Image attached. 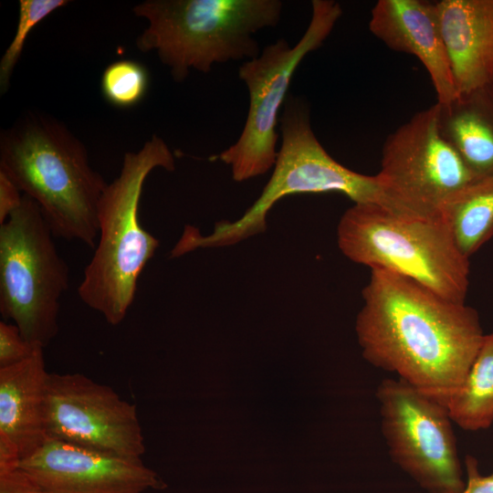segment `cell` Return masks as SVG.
<instances>
[{
  "mask_svg": "<svg viewBox=\"0 0 493 493\" xmlns=\"http://www.w3.org/2000/svg\"><path fill=\"white\" fill-rule=\"evenodd\" d=\"M356 332L363 357L447 404L485 333L476 309L397 273L372 268Z\"/></svg>",
  "mask_w": 493,
  "mask_h": 493,
  "instance_id": "cell-1",
  "label": "cell"
},
{
  "mask_svg": "<svg viewBox=\"0 0 493 493\" xmlns=\"http://www.w3.org/2000/svg\"><path fill=\"white\" fill-rule=\"evenodd\" d=\"M0 171L38 205L55 236L95 248L108 183L64 123L46 113L23 114L1 131Z\"/></svg>",
  "mask_w": 493,
  "mask_h": 493,
  "instance_id": "cell-2",
  "label": "cell"
},
{
  "mask_svg": "<svg viewBox=\"0 0 493 493\" xmlns=\"http://www.w3.org/2000/svg\"><path fill=\"white\" fill-rule=\"evenodd\" d=\"M158 167L173 172L175 159L167 143L152 135L139 151L124 154L120 174L108 183L99 203L98 244L78 294L113 326L126 317L138 278L160 245L139 220L144 182Z\"/></svg>",
  "mask_w": 493,
  "mask_h": 493,
  "instance_id": "cell-3",
  "label": "cell"
},
{
  "mask_svg": "<svg viewBox=\"0 0 493 493\" xmlns=\"http://www.w3.org/2000/svg\"><path fill=\"white\" fill-rule=\"evenodd\" d=\"M282 8L279 0H146L132 9L148 23L136 47L155 51L182 82L192 69L208 73L215 63L257 58L253 34L275 27Z\"/></svg>",
  "mask_w": 493,
  "mask_h": 493,
  "instance_id": "cell-4",
  "label": "cell"
},
{
  "mask_svg": "<svg viewBox=\"0 0 493 493\" xmlns=\"http://www.w3.org/2000/svg\"><path fill=\"white\" fill-rule=\"evenodd\" d=\"M282 143L273 173L260 196L236 221H221L208 236L185 225L172 249L179 257L198 248L232 246L267 229V215L281 198L299 194L340 193L354 204L393 210L377 175L351 171L335 161L316 138L304 99L288 96L280 117Z\"/></svg>",
  "mask_w": 493,
  "mask_h": 493,
  "instance_id": "cell-5",
  "label": "cell"
},
{
  "mask_svg": "<svg viewBox=\"0 0 493 493\" xmlns=\"http://www.w3.org/2000/svg\"><path fill=\"white\" fill-rule=\"evenodd\" d=\"M338 246L350 260L408 278L441 297L466 302L469 258L442 217L430 218L374 204H354L341 215Z\"/></svg>",
  "mask_w": 493,
  "mask_h": 493,
  "instance_id": "cell-6",
  "label": "cell"
},
{
  "mask_svg": "<svg viewBox=\"0 0 493 493\" xmlns=\"http://www.w3.org/2000/svg\"><path fill=\"white\" fill-rule=\"evenodd\" d=\"M38 205L24 194L0 225V313L34 346L45 348L58 334L60 299L69 269Z\"/></svg>",
  "mask_w": 493,
  "mask_h": 493,
  "instance_id": "cell-7",
  "label": "cell"
},
{
  "mask_svg": "<svg viewBox=\"0 0 493 493\" xmlns=\"http://www.w3.org/2000/svg\"><path fill=\"white\" fill-rule=\"evenodd\" d=\"M311 6L309 26L294 47L278 39L238 69L249 93L248 114L238 140L219 155L231 167L236 182L264 174L275 165L278 116L293 73L308 53L322 45L342 15L333 0H313Z\"/></svg>",
  "mask_w": 493,
  "mask_h": 493,
  "instance_id": "cell-8",
  "label": "cell"
},
{
  "mask_svg": "<svg viewBox=\"0 0 493 493\" xmlns=\"http://www.w3.org/2000/svg\"><path fill=\"white\" fill-rule=\"evenodd\" d=\"M376 397L392 460L429 493H460L466 482L447 405L399 378L383 380Z\"/></svg>",
  "mask_w": 493,
  "mask_h": 493,
  "instance_id": "cell-9",
  "label": "cell"
},
{
  "mask_svg": "<svg viewBox=\"0 0 493 493\" xmlns=\"http://www.w3.org/2000/svg\"><path fill=\"white\" fill-rule=\"evenodd\" d=\"M376 175L393 210L430 218L442 217L447 200L478 179L441 136L436 104L388 136Z\"/></svg>",
  "mask_w": 493,
  "mask_h": 493,
  "instance_id": "cell-10",
  "label": "cell"
},
{
  "mask_svg": "<svg viewBox=\"0 0 493 493\" xmlns=\"http://www.w3.org/2000/svg\"><path fill=\"white\" fill-rule=\"evenodd\" d=\"M47 436L119 456L145 453L136 405L88 376L49 373Z\"/></svg>",
  "mask_w": 493,
  "mask_h": 493,
  "instance_id": "cell-11",
  "label": "cell"
},
{
  "mask_svg": "<svg viewBox=\"0 0 493 493\" xmlns=\"http://www.w3.org/2000/svg\"><path fill=\"white\" fill-rule=\"evenodd\" d=\"M19 468L53 493H143L165 483L142 459L81 447L52 437Z\"/></svg>",
  "mask_w": 493,
  "mask_h": 493,
  "instance_id": "cell-12",
  "label": "cell"
},
{
  "mask_svg": "<svg viewBox=\"0 0 493 493\" xmlns=\"http://www.w3.org/2000/svg\"><path fill=\"white\" fill-rule=\"evenodd\" d=\"M371 32L390 48L416 57L427 70L437 103L457 95L435 3L379 0L371 12Z\"/></svg>",
  "mask_w": 493,
  "mask_h": 493,
  "instance_id": "cell-13",
  "label": "cell"
},
{
  "mask_svg": "<svg viewBox=\"0 0 493 493\" xmlns=\"http://www.w3.org/2000/svg\"><path fill=\"white\" fill-rule=\"evenodd\" d=\"M458 94L493 82V0L435 2Z\"/></svg>",
  "mask_w": 493,
  "mask_h": 493,
  "instance_id": "cell-14",
  "label": "cell"
},
{
  "mask_svg": "<svg viewBox=\"0 0 493 493\" xmlns=\"http://www.w3.org/2000/svg\"><path fill=\"white\" fill-rule=\"evenodd\" d=\"M42 347L26 360L0 368V435L17 448L21 460L47 436V383Z\"/></svg>",
  "mask_w": 493,
  "mask_h": 493,
  "instance_id": "cell-15",
  "label": "cell"
},
{
  "mask_svg": "<svg viewBox=\"0 0 493 493\" xmlns=\"http://www.w3.org/2000/svg\"><path fill=\"white\" fill-rule=\"evenodd\" d=\"M436 105L444 140L476 177L493 175V95L488 86Z\"/></svg>",
  "mask_w": 493,
  "mask_h": 493,
  "instance_id": "cell-16",
  "label": "cell"
},
{
  "mask_svg": "<svg viewBox=\"0 0 493 493\" xmlns=\"http://www.w3.org/2000/svg\"><path fill=\"white\" fill-rule=\"evenodd\" d=\"M457 247L469 258L493 238V175L478 178L447 200L441 211Z\"/></svg>",
  "mask_w": 493,
  "mask_h": 493,
  "instance_id": "cell-17",
  "label": "cell"
},
{
  "mask_svg": "<svg viewBox=\"0 0 493 493\" xmlns=\"http://www.w3.org/2000/svg\"><path fill=\"white\" fill-rule=\"evenodd\" d=\"M453 423L467 431L493 424V332L485 334L462 384L446 404Z\"/></svg>",
  "mask_w": 493,
  "mask_h": 493,
  "instance_id": "cell-18",
  "label": "cell"
},
{
  "mask_svg": "<svg viewBox=\"0 0 493 493\" xmlns=\"http://www.w3.org/2000/svg\"><path fill=\"white\" fill-rule=\"evenodd\" d=\"M149 72L141 62L120 59L108 65L100 79L104 99L112 106L131 108L140 103L149 88Z\"/></svg>",
  "mask_w": 493,
  "mask_h": 493,
  "instance_id": "cell-19",
  "label": "cell"
},
{
  "mask_svg": "<svg viewBox=\"0 0 493 493\" xmlns=\"http://www.w3.org/2000/svg\"><path fill=\"white\" fill-rule=\"evenodd\" d=\"M68 0H20L16 30L0 60V91L4 94L9 85L14 68L33 28L55 10L68 5Z\"/></svg>",
  "mask_w": 493,
  "mask_h": 493,
  "instance_id": "cell-20",
  "label": "cell"
},
{
  "mask_svg": "<svg viewBox=\"0 0 493 493\" xmlns=\"http://www.w3.org/2000/svg\"><path fill=\"white\" fill-rule=\"evenodd\" d=\"M37 347L40 346H34L26 341L14 323L0 321V368L26 360Z\"/></svg>",
  "mask_w": 493,
  "mask_h": 493,
  "instance_id": "cell-21",
  "label": "cell"
},
{
  "mask_svg": "<svg viewBox=\"0 0 493 493\" xmlns=\"http://www.w3.org/2000/svg\"><path fill=\"white\" fill-rule=\"evenodd\" d=\"M0 493H53L31 479L19 467L0 473Z\"/></svg>",
  "mask_w": 493,
  "mask_h": 493,
  "instance_id": "cell-22",
  "label": "cell"
},
{
  "mask_svg": "<svg viewBox=\"0 0 493 493\" xmlns=\"http://www.w3.org/2000/svg\"><path fill=\"white\" fill-rule=\"evenodd\" d=\"M23 195L16 184L0 171V225L19 207Z\"/></svg>",
  "mask_w": 493,
  "mask_h": 493,
  "instance_id": "cell-23",
  "label": "cell"
},
{
  "mask_svg": "<svg viewBox=\"0 0 493 493\" xmlns=\"http://www.w3.org/2000/svg\"><path fill=\"white\" fill-rule=\"evenodd\" d=\"M467 482L460 493H493V472L481 475L476 457L467 455L465 458Z\"/></svg>",
  "mask_w": 493,
  "mask_h": 493,
  "instance_id": "cell-24",
  "label": "cell"
},
{
  "mask_svg": "<svg viewBox=\"0 0 493 493\" xmlns=\"http://www.w3.org/2000/svg\"><path fill=\"white\" fill-rule=\"evenodd\" d=\"M488 88H489V89H490V91H491V93L493 95V82L491 84L488 85Z\"/></svg>",
  "mask_w": 493,
  "mask_h": 493,
  "instance_id": "cell-25",
  "label": "cell"
}]
</instances>
